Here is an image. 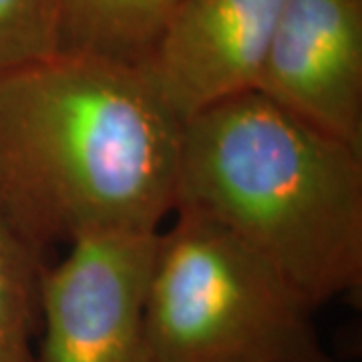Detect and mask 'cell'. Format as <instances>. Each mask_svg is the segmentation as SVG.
Segmentation results:
<instances>
[{
	"mask_svg": "<svg viewBox=\"0 0 362 362\" xmlns=\"http://www.w3.org/2000/svg\"><path fill=\"white\" fill-rule=\"evenodd\" d=\"M183 121L141 66L59 51L0 75V226L35 259L173 211Z\"/></svg>",
	"mask_w": 362,
	"mask_h": 362,
	"instance_id": "1",
	"label": "cell"
},
{
	"mask_svg": "<svg viewBox=\"0 0 362 362\" xmlns=\"http://www.w3.org/2000/svg\"><path fill=\"white\" fill-rule=\"evenodd\" d=\"M171 214L218 223L314 310L362 288V151L244 90L183 121Z\"/></svg>",
	"mask_w": 362,
	"mask_h": 362,
	"instance_id": "2",
	"label": "cell"
},
{
	"mask_svg": "<svg viewBox=\"0 0 362 362\" xmlns=\"http://www.w3.org/2000/svg\"><path fill=\"white\" fill-rule=\"evenodd\" d=\"M314 312L218 223L175 214L157 233L145 300L153 362H332Z\"/></svg>",
	"mask_w": 362,
	"mask_h": 362,
	"instance_id": "3",
	"label": "cell"
},
{
	"mask_svg": "<svg viewBox=\"0 0 362 362\" xmlns=\"http://www.w3.org/2000/svg\"><path fill=\"white\" fill-rule=\"evenodd\" d=\"M157 233L93 235L40 266L35 362H153L145 300Z\"/></svg>",
	"mask_w": 362,
	"mask_h": 362,
	"instance_id": "4",
	"label": "cell"
},
{
	"mask_svg": "<svg viewBox=\"0 0 362 362\" xmlns=\"http://www.w3.org/2000/svg\"><path fill=\"white\" fill-rule=\"evenodd\" d=\"M252 90L362 151V0H286Z\"/></svg>",
	"mask_w": 362,
	"mask_h": 362,
	"instance_id": "5",
	"label": "cell"
},
{
	"mask_svg": "<svg viewBox=\"0 0 362 362\" xmlns=\"http://www.w3.org/2000/svg\"><path fill=\"white\" fill-rule=\"evenodd\" d=\"M286 0H180L143 73L181 121L252 90Z\"/></svg>",
	"mask_w": 362,
	"mask_h": 362,
	"instance_id": "6",
	"label": "cell"
},
{
	"mask_svg": "<svg viewBox=\"0 0 362 362\" xmlns=\"http://www.w3.org/2000/svg\"><path fill=\"white\" fill-rule=\"evenodd\" d=\"M180 0H59V51L143 65Z\"/></svg>",
	"mask_w": 362,
	"mask_h": 362,
	"instance_id": "7",
	"label": "cell"
},
{
	"mask_svg": "<svg viewBox=\"0 0 362 362\" xmlns=\"http://www.w3.org/2000/svg\"><path fill=\"white\" fill-rule=\"evenodd\" d=\"M40 266L0 226V362H35Z\"/></svg>",
	"mask_w": 362,
	"mask_h": 362,
	"instance_id": "8",
	"label": "cell"
},
{
	"mask_svg": "<svg viewBox=\"0 0 362 362\" xmlns=\"http://www.w3.org/2000/svg\"><path fill=\"white\" fill-rule=\"evenodd\" d=\"M59 52V0H0V75Z\"/></svg>",
	"mask_w": 362,
	"mask_h": 362,
	"instance_id": "9",
	"label": "cell"
}]
</instances>
